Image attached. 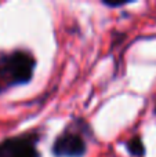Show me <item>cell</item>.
I'll list each match as a JSON object with an SVG mask.
<instances>
[{
    "label": "cell",
    "mask_w": 156,
    "mask_h": 157,
    "mask_svg": "<svg viewBox=\"0 0 156 157\" xmlns=\"http://www.w3.org/2000/svg\"><path fill=\"white\" fill-rule=\"evenodd\" d=\"M36 69V58L28 50L0 51V95L17 86L30 83Z\"/></svg>",
    "instance_id": "cell-1"
},
{
    "label": "cell",
    "mask_w": 156,
    "mask_h": 157,
    "mask_svg": "<svg viewBox=\"0 0 156 157\" xmlns=\"http://www.w3.org/2000/svg\"><path fill=\"white\" fill-rule=\"evenodd\" d=\"M93 135L91 127L83 119H79L66 127L51 145V155L54 157H84L87 153L86 136Z\"/></svg>",
    "instance_id": "cell-2"
},
{
    "label": "cell",
    "mask_w": 156,
    "mask_h": 157,
    "mask_svg": "<svg viewBox=\"0 0 156 157\" xmlns=\"http://www.w3.org/2000/svg\"><path fill=\"white\" fill-rule=\"evenodd\" d=\"M39 131H28L0 141V157H41Z\"/></svg>",
    "instance_id": "cell-3"
},
{
    "label": "cell",
    "mask_w": 156,
    "mask_h": 157,
    "mask_svg": "<svg viewBox=\"0 0 156 157\" xmlns=\"http://www.w3.org/2000/svg\"><path fill=\"white\" fill-rule=\"evenodd\" d=\"M124 147H126V150L129 152V155L133 157H145V155H146V147H145V145H144V141H142V138H141V135L131 136L129 141H126Z\"/></svg>",
    "instance_id": "cell-4"
},
{
    "label": "cell",
    "mask_w": 156,
    "mask_h": 157,
    "mask_svg": "<svg viewBox=\"0 0 156 157\" xmlns=\"http://www.w3.org/2000/svg\"><path fill=\"white\" fill-rule=\"evenodd\" d=\"M131 3L133 2H107V0H104L102 6H105L108 8H120V7H124V6L131 4Z\"/></svg>",
    "instance_id": "cell-5"
},
{
    "label": "cell",
    "mask_w": 156,
    "mask_h": 157,
    "mask_svg": "<svg viewBox=\"0 0 156 157\" xmlns=\"http://www.w3.org/2000/svg\"><path fill=\"white\" fill-rule=\"evenodd\" d=\"M154 112H155V114H156V106H155V110Z\"/></svg>",
    "instance_id": "cell-6"
}]
</instances>
